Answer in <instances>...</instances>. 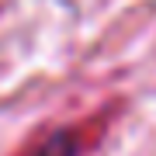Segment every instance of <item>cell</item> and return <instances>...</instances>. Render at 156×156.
Wrapping results in <instances>:
<instances>
[{"mask_svg":"<svg viewBox=\"0 0 156 156\" xmlns=\"http://www.w3.org/2000/svg\"><path fill=\"white\" fill-rule=\"evenodd\" d=\"M111 122H115V104L94 111L90 118H83V122L45 128L42 135L28 139L14 156H87L101 139H104V132H108Z\"/></svg>","mask_w":156,"mask_h":156,"instance_id":"cell-1","label":"cell"}]
</instances>
